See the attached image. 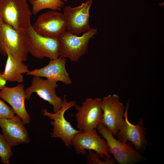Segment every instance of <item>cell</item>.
<instances>
[{
    "mask_svg": "<svg viewBox=\"0 0 164 164\" xmlns=\"http://www.w3.org/2000/svg\"><path fill=\"white\" fill-rule=\"evenodd\" d=\"M29 46L26 30L18 31L0 18V54L6 56L9 52L16 60L25 62Z\"/></svg>",
    "mask_w": 164,
    "mask_h": 164,
    "instance_id": "1",
    "label": "cell"
},
{
    "mask_svg": "<svg viewBox=\"0 0 164 164\" xmlns=\"http://www.w3.org/2000/svg\"><path fill=\"white\" fill-rule=\"evenodd\" d=\"M31 10L27 0H0V18L18 31L31 26Z\"/></svg>",
    "mask_w": 164,
    "mask_h": 164,
    "instance_id": "2",
    "label": "cell"
},
{
    "mask_svg": "<svg viewBox=\"0 0 164 164\" xmlns=\"http://www.w3.org/2000/svg\"><path fill=\"white\" fill-rule=\"evenodd\" d=\"M97 31L91 28L78 36L66 30L59 37L60 57L77 62L87 52L89 41Z\"/></svg>",
    "mask_w": 164,
    "mask_h": 164,
    "instance_id": "3",
    "label": "cell"
},
{
    "mask_svg": "<svg viewBox=\"0 0 164 164\" xmlns=\"http://www.w3.org/2000/svg\"><path fill=\"white\" fill-rule=\"evenodd\" d=\"M96 129L101 137L106 140L110 153L120 164H132L141 160L143 158L140 153L133 148L131 143H125L117 140L107 128L100 123Z\"/></svg>",
    "mask_w": 164,
    "mask_h": 164,
    "instance_id": "4",
    "label": "cell"
},
{
    "mask_svg": "<svg viewBox=\"0 0 164 164\" xmlns=\"http://www.w3.org/2000/svg\"><path fill=\"white\" fill-rule=\"evenodd\" d=\"M77 105L74 101H67L66 96H63L61 109L54 113L49 112L47 109L42 110V114L49 117L53 121H51L53 126V131L51 134L52 138H60L66 146L69 147L71 140L74 135L80 132L74 128L64 116L66 111Z\"/></svg>",
    "mask_w": 164,
    "mask_h": 164,
    "instance_id": "5",
    "label": "cell"
},
{
    "mask_svg": "<svg viewBox=\"0 0 164 164\" xmlns=\"http://www.w3.org/2000/svg\"><path fill=\"white\" fill-rule=\"evenodd\" d=\"M71 145L78 154L86 155V150H90L94 151L103 160L111 158L106 140L98 135L96 129L76 133L71 140Z\"/></svg>",
    "mask_w": 164,
    "mask_h": 164,
    "instance_id": "6",
    "label": "cell"
},
{
    "mask_svg": "<svg viewBox=\"0 0 164 164\" xmlns=\"http://www.w3.org/2000/svg\"><path fill=\"white\" fill-rule=\"evenodd\" d=\"M101 100L98 97L86 98L81 105L77 104L74 106L77 111L75 116L76 128L78 130L84 132L92 131L101 123L103 115Z\"/></svg>",
    "mask_w": 164,
    "mask_h": 164,
    "instance_id": "7",
    "label": "cell"
},
{
    "mask_svg": "<svg viewBox=\"0 0 164 164\" xmlns=\"http://www.w3.org/2000/svg\"><path fill=\"white\" fill-rule=\"evenodd\" d=\"M101 107L103 115L101 123L116 137L125 120L123 105L120 101L118 96L114 94L103 97Z\"/></svg>",
    "mask_w": 164,
    "mask_h": 164,
    "instance_id": "8",
    "label": "cell"
},
{
    "mask_svg": "<svg viewBox=\"0 0 164 164\" xmlns=\"http://www.w3.org/2000/svg\"><path fill=\"white\" fill-rule=\"evenodd\" d=\"M26 32L29 46V53L37 58L47 57L50 59L60 57V42L58 38L42 36L37 33L32 26L28 28Z\"/></svg>",
    "mask_w": 164,
    "mask_h": 164,
    "instance_id": "9",
    "label": "cell"
},
{
    "mask_svg": "<svg viewBox=\"0 0 164 164\" xmlns=\"http://www.w3.org/2000/svg\"><path fill=\"white\" fill-rule=\"evenodd\" d=\"M49 11L40 15L32 25L34 31L46 37L57 38L66 30L67 24L63 13Z\"/></svg>",
    "mask_w": 164,
    "mask_h": 164,
    "instance_id": "10",
    "label": "cell"
},
{
    "mask_svg": "<svg viewBox=\"0 0 164 164\" xmlns=\"http://www.w3.org/2000/svg\"><path fill=\"white\" fill-rule=\"evenodd\" d=\"M92 3V0H87L76 7L67 5L64 7L63 14L66 22V30L77 35L91 29L89 10Z\"/></svg>",
    "mask_w": 164,
    "mask_h": 164,
    "instance_id": "11",
    "label": "cell"
},
{
    "mask_svg": "<svg viewBox=\"0 0 164 164\" xmlns=\"http://www.w3.org/2000/svg\"><path fill=\"white\" fill-rule=\"evenodd\" d=\"M31 82L30 86L25 89L26 100H29L31 94L36 93L40 98L53 106L54 112L61 109L63 99L58 96L56 93V89L58 87L57 81L33 76Z\"/></svg>",
    "mask_w": 164,
    "mask_h": 164,
    "instance_id": "12",
    "label": "cell"
},
{
    "mask_svg": "<svg viewBox=\"0 0 164 164\" xmlns=\"http://www.w3.org/2000/svg\"><path fill=\"white\" fill-rule=\"evenodd\" d=\"M128 106V102L125 110L124 123L116 136L118 140L121 142L127 143L128 141H130L135 149L140 152L145 150L149 144L145 137L146 128L142 118L139 119L135 125L130 122L127 116Z\"/></svg>",
    "mask_w": 164,
    "mask_h": 164,
    "instance_id": "13",
    "label": "cell"
},
{
    "mask_svg": "<svg viewBox=\"0 0 164 164\" xmlns=\"http://www.w3.org/2000/svg\"><path fill=\"white\" fill-rule=\"evenodd\" d=\"M25 125L17 115L9 119L0 118L2 134L11 147L30 142L29 133Z\"/></svg>",
    "mask_w": 164,
    "mask_h": 164,
    "instance_id": "14",
    "label": "cell"
},
{
    "mask_svg": "<svg viewBox=\"0 0 164 164\" xmlns=\"http://www.w3.org/2000/svg\"><path fill=\"white\" fill-rule=\"evenodd\" d=\"M26 97L24 85L22 84L12 87L5 86L0 91V98L11 106L15 114L21 118L25 125L31 122L30 116L25 106Z\"/></svg>",
    "mask_w": 164,
    "mask_h": 164,
    "instance_id": "15",
    "label": "cell"
},
{
    "mask_svg": "<svg viewBox=\"0 0 164 164\" xmlns=\"http://www.w3.org/2000/svg\"><path fill=\"white\" fill-rule=\"evenodd\" d=\"M66 58L59 57L54 59H50L46 66L39 69H35L26 73L28 75L61 81L67 85H70L72 81L66 68Z\"/></svg>",
    "mask_w": 164,
    "mask_h": 164,
    "instance_id": "16",
    "label": "cell"
},
{
    "mask_svg": "<svg viewBox=\"0 0 164 164\" xmlns=\"http://www.w3.org/2000/svg\"><path fill=\"white\" fill-rule=\"evenodd\" d=\"M7 56L5 70L2 73L4 77L9 82L23 83L24 79L22 74L29 71L28 66L23 62L15 59L9 52L7 53Z\"/></svg>",
    "mask_w": 164,
    "mask_h": 164,
    "instance_id": "17",
    "label": "cell"
},
{
    "mask_svg": "<svg viewBox=\"0 0 164 164\" xmlns=\"http://www.w3.org/2000/svg\"><path fill=\"white\" fill-rule=\"evenodd\" d=\"M32 6V14L36 15L40 11L45 9L60 10L67 0H29Z\"/></svg>",
    "mask_w": 164,
    "mask_h": 164,
    "instance_id": "18",
    "label": "cell"
},
{
    "mask_svg": "<svg viewBox=\"0 0 164 164\" xmlns=\"http://www.w3.org/2000/svg\"><path fill=\"white\" fill-rule=\"evenodd\" d=\"M11 147L3 134L0 133V157L2 163H9V159L13 155Z\"/></svg>",
    "mask_w": 164,
    "mask_h": 164,
    "instance_id": "19",
    "label": "cell"
},
{
    "mask_svg": "<svg viewBox=\"0 0 164 164\" xmlns=\"http://www.w3.org/2000/svg\"><path fill=\"white\" fill-rule=\"evenodd\" d=\"M86 154L87 162L89 164H112L116 162L114 159L111 158L102 161L100 157L94 151L92 150H87Z\"/></svg>",
    "mask_w": 164,
    "mask_h": 164,
    "instance_id": "20",
    "label": "cell"
},
{
    "mask_svg": "<svg viewBox=\"0 0 164 164\" xmlns=\"http://www.w3.org/2000/svg\"><path fill=\"white\" fill-rule=\"evenodd\" d=\"M15 114L12 108L6 104L4 101L0 99V118H10Z\"/></svg>",
    "mask_w": 164,
    "mask_h": 164,
    "instance_id": "21",
    "label": "cell"
},
{
    "mask_svg": "<svg viewBox=\"0 0 164 164\" xmlns=\"http://www.w3.org/2000/svg\"><path fill=\"white\" fill-rule=\"evenodd\" d=\"M6 81L2 75V73L0 71V90L2 89L5 86Z\"/></svg>",
    "mask_w": 164,
    "mask_h": 164,
    "instance_id": "22",
    "label": "cell"
}]
</instances>
